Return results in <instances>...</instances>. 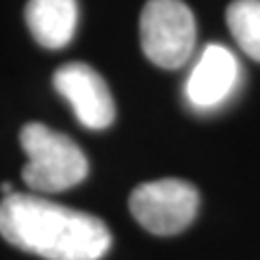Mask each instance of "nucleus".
Segmentation results:
<instances>
[{"label": "nucleus", "instance_id": "1", "mask_svg": "<svg viewBox=\"0 0 260 260\" xmlns=\"http://www.w3.org/2000/svg\"><path fill=\"white\" fill-rule=\"evenodd\" d=\"M0 234L46 260H100L113 243L102 219L18 191L0 202Z\"/></svg>", "mask_w": 260, "mask_h": 260}, {"label": "nucleus", "instance_id": "2", "mask_svg": "<svg viewBox=\"0 0 260 260\" xmlns=\"http://www.w3.org/2000/svg\"><path fill=\"white\" fill-rule=\"evenodd\" d=\"M26 165L22 180L37 193H59L80 184L89 174L85 152L68 135L56 133L46 124H26L20 133Z\"/></svg>", "mask_w": 260, "mask_h": 260}, {"label": "nucleus", "instance_id": "3", "mask_svg": "<svg viewBox=\"0 0 260 260\" xmlns=\"http://www.w3.org/2000/svg\"><path fill=\"white\" fill-rule=\"evenodd\" d=\"M139 37L145 56L162 70H178L195 48V18L182 0H150L141 11Z\"/></svg>", "mask_w": 260, "mask_h": 260}, {"label": "nucleus", "instance_id": "4", "mask_svg": "<svg viewBox=\"0 0 260 260\" xmlns=\"http://www.w3.org/2000/svg\"><path fill=\"white\" fill-rule=\"evenodd\" d=\"M128 204L141 228L158 237H172L191 225L200 208V193L186 180L162 178L139 184Z\"/></svg>", "mask_w": 260, "mask_h": 260}, {"label": "nucleus", "instance_id": "5", "mask_svg": "<svg viewBox=\"0 0 260 260\" xmlns=\"http://www.w3.org/2000/svg\"><path fill=\"white\" fill-rule=\"evenodd\" d=\"M52 85L85 128L104 130L115 121V100L91 65L80 61L61 65L52 76Z\"/></svg>", "mask_w": 260, "mask_h": 260}, {"label": "nucleus", "instance_id": "6", "mask_svg": "<svg viewBox=\"0 0 260 260\" xmlns=\"http://www.w3.org/2000/svg\"><path fill=\"white\" fill-rule=\"evenodd\" d=\"M241 80V68L232 50L221 44H208L184 83L186 104L198 113H210L221 109L237 91Z\"/></svg>", "mask_w": 260, "mask_h": 260}, {"label": "nucleus", "instance_id": "7", "mask_svg": "<svg viewBox=\"0 0 260 260\" xmlns=\"http://www.w3.org/2000/svg\"><path fill=\"white\" fill-rule=\"evenodd\" d=\"M26 24L39 46L59 50L72 42L78 26L76 0H28Z\"/></svg>", "mask_w": 260, "mask_h": 260}, {"label": "nucleus", "instance_id": "8", "mask_svg": "<svg viewBox=\"0 0 260 260\" xmlns=\"http://www.w3.org/2000/svg\"><path fill=\"white\" fill-rule=\"evenodd\" d=\"M225 22L237 46L260 63V0H232Z\"/></svg>", "mask_w": 260, "mask_h": 260}]
</instances>
